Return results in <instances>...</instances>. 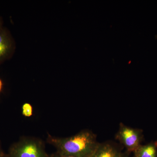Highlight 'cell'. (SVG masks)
Returning a JSON list of instances; mask_svg holds the SVG:
<instances>
[{
    "label": "cell",
    "instance_id": "1",
    "mask_svg": "<svg viewBox=\"0 0 157 157\" xmlns=\"http://www.w3.org/2000/svg\"><path fill=\"white\" fill-rule=\"evenodd\" d=\"M47 141L56 149V151L75 157H89L99 143L96 135L88 130L67 137H54L48 134Z\"/></svg>",
    "mask_w": 157,
    "mask_h": 157
},
{
    "label": "cell",
    "instance_id": "2",
    "mask_svg": "<svg viewBox=\"0 0 157 157\" xmlns=\"http://www.w3.org/2000/svg\"><path fill=\"white\" fill-rule=\"evenodd\" d=\"M8 157H48L44 141L38 137H23L13 144Z\"/></svg>",
    "mask_w": 157,
    "mask_h": 157
},
{
    "label": "cell",
    "instance_id": "3",
    "mask_svg": "<svg viewBox=\"0 0 157 157\" xmlns=\"http://www.w3.org/2000/svg\"><path fill=\"white\" fill-rule=\"evenodd\" d=\"M116 138L129 152H134L141 145L142 139V132L120 124Z\"/></svg>",
    "mask_w": 157,
    "mask_h": 157
},
{
    "label": "cell",
    "instance_id": "4",
    "mask_svg": "<svg viewBox=\"0 0 157 157\" xmlns=\"http://www.w3.org/2000/svg\"><path fill=\"white\" fill-rule=\"evenodd\" d=\"M15 49V43L9 30L3 27L0 30V65L11 59Z\"/></svg>",
    "mask_w": 157,
    "mask_h": 157
},
{
    "label": "cell",
    "instance_id": "5",
    "mask_svg": "<svg viewBox=\"0 0 157 157\" xmlns=\"http://www.w3.org/2000/svg\"><path fill=\"white\" fill-rule=\"evenodd\" d=\"M89 157H128L114 144L99 143L94 152Z\"/></svg>",
    "mask_w": 157,
    "mask_h": 157
},
{
    "label": "cell",
    "instance_id": "6",
    "mask_svg": "<svg viewBox=\"0 0 157 157\" xmlns=\"http://www.w3.org/2000/svg\"><path fill=\"white\" fill-rule=\"evenodd\" d=\"M133 153L134 157H157V144L140 145Z\"/></svg>",
    "mask_w": 157,
    "mask_h": 157
},
{
    "label": "cell",
    "instance_id": "7",
    "mask_svg": "<svg viewBox=\"0 0 157 157\" xmlns=\"http://www.w3.org/2000/svg\"><path fill=\"white\" fill-rule=\"evenodd\" d=\"M22 114L26 117H31L33 114V108L31 104L26 103L22 106Z\"/></svg>",
    "mask_w": 157,
    "mask_h": 157
},
{
    "label": "cell",
    "instance_id": "8",
    "mask_svg": "<svg viewBox=\"0 0 157 157\" xmlns=\"http://www.w3.org/2000/svg\"><path fill=\"white\" fill-rule=\"evenodd\" d=\"M48 157H75L72 156L64 154L59 152L56 151L54 153L49 155Z\"/></svg>",
    "mask_w": 157,
    "mask_h": 157
},
{
    "label": "cell",
    "instance_id": "9",
    "mask_svg": "<svg viewBox=\"0 0 157 157\" xmlns=\"http://www.w3.org/2000/svg\"><path fill=\"white\" fill-rule=\"evenodd\" d=\"M0 157H8V154L5 153L3 151L1 147V144H0Z\"/></svg>",
    "mask_w": 157,
    "mask_h": 157
},
{
    "label": "cell",
    "instance_id": "10",
    "mask_svg": "<svg viewBox=\"0 0 157 157\" xmlns=\"http://www.w3.org/2000/svg\"><path fill=\"white\" fill-rule=\"evenodd\" d=\"M3 26V21L2 18L0 17V30L2 28Z\"/></svg>",
    "mask_w": 157,
    "mask_h": 157
},
{
    "label": "cell",
    "instance_id": "11",
    "mask_svg": "<svg viewBox=\"0 0 157 157\" xmlns=\"http://www.w3.org/2000/svg\"><path fill=\"white\" fill-rule=\"evenodd\" d=\"M3 87V82L2 80H1V78H0V92H1V91H2V89Z\"/></svg>",
    "mask_w": 157,
    "mask_h": 157
}]
</instances>
